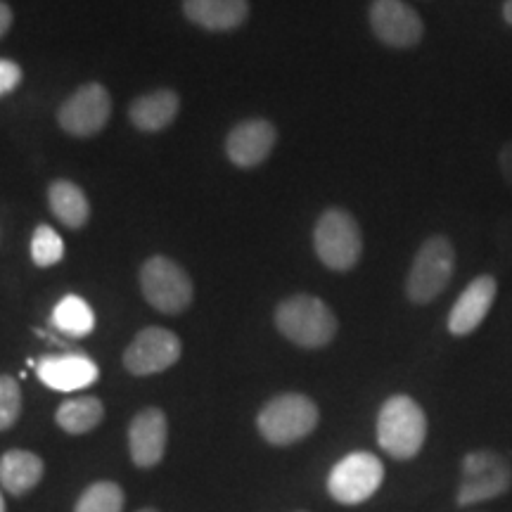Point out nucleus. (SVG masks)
<instances>
[{
  "mask_svg": "<svg viewBox=\"0 0 512 512\" xmlns=\"http://www.w3.org/2000/svg\"><path fill=\"white\" fill-rule=\"evenodd\" d=\"M43 470H46V465L36 453L12 448L0 458V484L8 494L24 496L41 482Z\"/></svg>",
  "mask_w": 512,
  "mask_h": 512,
  "instance_id": "a211bd4d",
  "label": "nucleus"
},
{
  "mask_svg": "<svg viewBox=\"0 0 512 512\" xmlns=\"http://www.w3.org/2000/svg\"><path fill=\"white\" fill-rule=\"evenodd\" d=\"M105 418V406L95 396H79V399L64 401L57 408L55 420L67 434H86L95 430Z\"/></svg>",
  "mask_w": 512,
  "mask_h": 512,
  "instance_id": "aec40b11",
  "label": "nucleus"
},
{
  "mask_svg": "<svg viewBox=\"0 0 512 512\" xmlns=\"http://www.w3.org/2000/svg\"><path fill=\"white\" fill-rule=\"evenodd\" d=\"M456 273V247L446 235H432L422 242L406 275L408 302L425 306L441 297Z\"/></svg>",
  "mask_w": 512,
  "mask_h": 512,
  "instance_id": "7ed1b4c3",
  "label": "nucleus"
},
{
  "mask_svg": "<svg viewBox=\"0 0 512 512\" xmlns=\"http://www.w3.org/2000/svg\"><path fill=\"white\" fill-rule=\"evenodd\" d=\"M48 204L55 219L72 230L83 228L91 219V204H88L86 192L76 183L64 181V178H57V181L50 183Z\"/></svg>",
  "mask_w": 512,
  "mask_h": 512,
  "instance_id": "6ab92c4d",
  "label": "nucleus"
},
{
  "mask_svg": "<svg viewBox=\"0 0 512 512\" xmlns=\"http://www.w3.org/2000/svg\"><path fill=\"white\" fill-rule=\"evenodd\" d=\"M12 19H15V15H12V8L5 3V0H0V38L10 31Z\"/></svg>",
  "mask_w": 512,
  "mask_h": 512,
  "instance_id": "bb28decb",
  "label": "nucleus"
},
{
  "mask_svg": "<svg viewBox=\"0 0 512 512\" xmlns=\"http://www.w3.org/2000/svg\"><path fill=\"white\" fill-rule=\"evenodd\" d=\"M166 439H169V422L159 408H145L128 427V451L133 465L140 470H150L164 458Z\"/></svg>",
  "mask_w": 512,
  "mask_h": 512,
  "instance_id": "f8f14e48",
  "label": "nucleus"
},
{
  "mask_svg": "<svg viewBox=\"0 0 512 512\" xmlns=\"http://www.w3.org/2000/svg\"><path fill=\"white\" fill-rule=\"evenodd\" d=\"M0 512H5V501H3V494H0Z\"/></svg>",
  "mask_w": 512,
  "mask_h": 512,
  "instance_id": "c85d7f7f",
  "label": "nucleus"
},
{
  "mask_svg": "<svg viewBox=\"0 0 512 512\" xmlns=\"http://www.w3.org/2000/svg\"><path fill=\"white\" fill-rule=\"evenodd\" d=\"M313 249L330 271H351L363 254L361 226L347 209L323 211L313 228Z\"/></svg>",
  "mask_w": 512,
  "mask_h": 512,
  "instance_id": "39448f33",
  "label": "nucleus"
},
{
  "mask_svg": "<svg viewBox=\"0 0 512 512\" xmlns=\"http://www.w3.org/2000/svg\"><path fill=\"white\" fill-rule=\"evenodd\" d=\"M368 19L377 41L389 48H415L425 36V24L420 15L403 0H373Z\"/></svg>",
  "mask_w": 512,
  "mask_h": 512,
  "instance_id": "9d476101",
  "label": "nucleus"
},
{
  "mask_svg": "<svg viewBox=\"0 0 512 512\" xmlns=\"http://www.w3.org/2000/svg\"><path fill=\"white\" fill-rule=\"evenodd\" d=\"M427 439V415L411 396L394 394L377 415V444L396 460H411Z\"/></svg>",
  "mask_w": 512,
  "mask_h": 512,
  "instance_id": "f257e3e1",
  "label": "nucleus"
},
{
  "mask_svg": "<svg viewBox=\"0 0 512 512\" xmlns=\"http://www.w3.org/2000/svg\"><path fill=\"white\" fill-rule=\"evenodd\" d=\"M512 465L496 451H470L463 458V475L458 486V505H477L508 494Z\"/></svg>",
  "mask_w": 512,
  "mask_h": 512,
  "instance_id": "0eeeda50",
  "label": "nucleus"
},
{
  "mask_svg": "<svg viewBox=\"0 0 512 512\" xmlns=\"http://www.w3.org/2000/svg\"><path fill=\"white\" fill-rule=\"evenodd\" d=\"M498 171H501L505 185L512 190V140H508L498 152Z\"/></svg>",
  "mask_w": 512,
  "mask_h": 512,
  "instance_id": "a878e982",
  "label": "nucleus"
},
{
  "mask_svg": "<svg viewBox=\"0 0 512 512\" xmlns=\"http://www.w3.org/2000/svg\"><path fill=\"white\" fill-rule=\"evenodd\" d=\"M53 325L69 337H86L95 328V316L88 302L76 294H67L53 311Z\"/></svg>",
  "mask_w": 512,
  "mask_h": 512,
  "instance_id": "412c9836",
  "label": "nucleus"
},
{
  "mask_svg": "<svg viewBox=\"0 0 512 512\" xmlns=\"http://www.w3.org/2000/svg\"><path fill=\"white\" fill-rule=\"evenodd\" d=\"M278 131L266 119H247L233 126L226 138V155L240 169H254L264 164L273 152Z\"/></svg>",
  "mask_w": 512,
  "mask_h": 512,
  "instance_id": "ddd939ff",
  "label": "nucleus"
},
{
  "mask_svg": "<svg viewBox=\"0 0 512 512\" xmlns=\"http://www.w3.org/2000/svg\"><path fill=\"white\" fill-rule=\"evenodd\" d=\"M384 479V465L375 453L354 451L332 467L328 477V491L337 503L358 505L368 501L380 489Z\"/></svg>",
  "mask_w": 512,
  "mask_h": 512,
  "instance_id": "6e6552de",
  "label": "nucleus"
},
{
  "mask_svg": "<svg viewBox=\"0 0 512 512\" xmlns=\"http://www.w3.org/2000/svg\"><path fill=\"white\" fill-rule=\"evenodd\" d=\"M64 256V242L55 228L38 226L31 235V259L38 268H48L60 264Z\"/></svg>",
  "mask_w": 512,
  "mask_h": 512,
  "instance_id": "5701e85b",
  "label": "nucleus"
},
{
  "mask_svg": "<svg viewBox=\"0 0 512 512\" xmlns=\"http://www.w3.org/2000/svg\"><path fill=\"white\" fill-rule=\"evenodd\" d=\"M138 280L145 302L152 309L169 313V316L183 313L192 304V297H195L190 275L169 256H150L140 266Z\"/></svg>",
  "mask_w": 512,
  "mask_h": 512,
  "instance_id": "423d86ee",
  "label": "nucleus"
},
{
  "mask_svg": "<svg viewBox=\"0 0 512 512\" xmlns=\"http://www.w3.org/2000/svg\"><path fill=\"white\" fill-rule=\"evenodd\" d=\"M496 278L494 275H477L470 285L460 292L458 302L453 304L451 313H448V332L456 337L472 335L484 318L489 316L491 306L496 302Z\"/></svg>",
  "mask_w": 512,
  "mask_h": 512,
  "instance_id": "4468645a",
  "label": "nucleus"
},
{
  "mask_svg": "<svg viewBox=\"0 0 512 512\" xmlns=\"http://www.w3.org/2000/svg\"><path fill=\"white\" fill-rule=\"evenodd\" d=\"M22 413V389L10 375H0V432L15 427Z\"/></svg>",
  "mask_w": 512,
  "mask_h": 512,
  "instance_id": "b1692460",
  "label": "nucleus"
},
{
  "mask_svg": "<svg viewBox=\"0 0 512 512\" xmlns=\"http://www.w3.org/2000/svg\"><path fill=\"white\" fill-rule=\"evenodd\" d=\"M181 339L171 330L145 328L140 330L124 354V366L131 375L147 377L164 373L181 358Z\"/></svg>",
  "mask_w": 512,
  "mask_h": 512,
  "instance_id": "9b49d317",
  "label": "nucleus"
},
{
  "mask_svg": "<svg viewBox=\"0 0 512 512\" xmlns=\"http://www.w3.org/2000/svg\"><path fill=\"white\" fill-rule=\"evenodd\" d=\"M181 110V98L171 88H159L155 93L140 95L128 107L131 124L143 133H157L171 126Z\"/></svg>",
  "mask_w": 512,
  "mask_h": 512,
  "instance_id": "f3484780",
  "label": "nucleus"
},
{
  "mask_svg": "<svg viewBox=\"0 0 512 512\" xmlns=\"http://www.w3.org/2000/svg\"><path fill=\"white\" fill-rule=\"evenodd\" d=\"M22 67L12 60H0V98L15 91L22 83Z\"/></svg>",
  "mask_w": 512,
  "mask_h": 512,
  "instance_id": "393cba45",
  "label": "nucleus"
},
{
  "mask_svg": "<svg viewBox=\"0 0 512 512\" xmlns=\"http://www.w3.org/2000/svg\"><path fill=\"white\" fill-rule=\"evenodd\" d=\"M275 328L302 349H323L337 335V316L313 294H292L275 309Z\"/></svg>",
  "mask_w": 512,
  "mask_h": 512,
  "instance_id": "f03ea898",
  "label": "nucleus"
},
{
  "mask_svg": "<svg viewBox=\"0 0 512 512\" xmlns=\"http://www.w3.org/2000/svg\"><path fill=\"white\" fill-rule=\"evenodd\" d=\"M38 380L55 392H79L98 380V366L83 354L48 356L38 363Z\"/></svg>",
  "mask_w": 512,
  "mask_h": 512,
  "instance_id": "2eb2a0df",
  "label": "nucleus"
},
{
  "mask_svg": "<svg viewBox=\"0 0 512 512\" xmlns=\"http://www.w3.org/2000/svg\"><path fill=\"white\" fill-rule=\"evenodd\" d=\"M140 512H157L155 508H145V510H140Z\"/></svg>",
  "mask_w": 512,
  "mask_h": 512,
  "instance_id": "c756f323",
  "label": "nucleus"
},
{
  "mask_svg": "<svg viewBox=\"0 0 512 512\" xmlns=\"http://www.w3.org/2000/svg\"><path fill=\"white\" fill-rule=\"evenodd\" d=\"M503 19H505V24H510L512 27V0H505L503 3Z\"/></svg>",
  "mask_w": 512,
  "mask_h": 512,
  "instance_id": "cd10ccee",
  "label": "nucleus"
},
{
  "mask_svg": "<svg viewBox=\"0 0 512 512\" xmlns=\"http://www.w3.org/2000/svg\"><path fill=\"white\" fill-rule=\"evenodd\" d=\"M124 510V491L114 482H95L83 491L76 501L74 512H121Z\"/></svg>",
  "mask_w": 512,
  "mask_h": 512,
  "instance_id": "4be33fe9",
  "label": "nucleus"
},
{
  "mask_svg": "<svg viewBox=\"0 0 512 512\" xmlns=\"http://www.w3.org/2000/svg\"><path fill=\"white\" fill-rule=\"evenodd\" d=\"M110 117L112 98L100 83H86V86L76 88L57 112L62 131L76 138H91L95 133H100Z\"/></svg>",
  "mask_w": 512,
  "mask_h": 512,
  "instance_id": "1a4fd4ad",
  "label": "nucleus"
},
{
  "mask_svg": "<svg viewBox=\"0 0 512 512\" xmlns=\"http://www.w3.org/2000/svg\"><path fill=\"white\" fill-rule=\"evenodd\" d=\"M183 15L207 31H233L249 17V0H183Z\"/></svg>",
  "mask_w": 512,
  "mask_h": 512,
  "instance_id": "dca6fc26",
  "label": "nucleus"
},
{
  "mask_svg": "<svg viewBox=\"0 0 512 512\" xmlns=\"http://www.w3.org/2000/svg\"><path fill=\"white\" fill-rule=\"evenodd\" d=\"M318 406L306 394H280L261 408L256 427L273 446H290L309 437L318 427Z\"/></svg>",
  "mask_w": 512,
  "mask_h": 512,
  "instance_id": "20e7f679",
  "label": "nucleus"
}]
</instances>
